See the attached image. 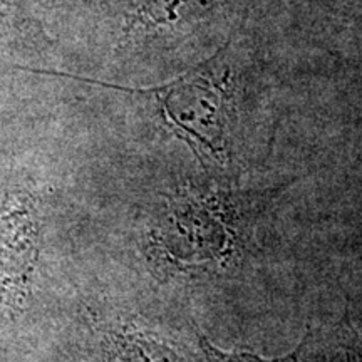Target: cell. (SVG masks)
<instances>
[{"label":"cell","instance_id":"8992f818","mask_svg":"<svg viewBox=\"0 0 362 362\" xmlns=\"http://www.w3.org/2000/svg\"><path fill=\"white\" fill-rule=\"evenodd\" d=\"M347 362H362V351L357 347H347Z\"/></svg>","mask_w":362,"mask_h":362},{"label":"cell","instance_id":"277c9868","mask_svg":"<svg viewBox=\"0 0 362 362\" xmlns=\"http://www.w3.org/2000/svg\"><path fill=\"white\" fill-rule=\"evenodd\" d=\"M200 339V346L203 354L206 356L208 362H296V359L300 356L302 349H304L307 339H309V334H307L304 342L297 347V351H293L291 356H285V357H279V359H264V357L250 354V352H225L218 349V347L214 346L208 339L200 334L198 336Z\"/></svg>","mask_w":362,"mask_h":362},{"label":"cell","instance_id":"5b68a950","mask_svg":"<svg viewBox=\"0 0 362 362\" xmlns=\"http://www.w3.org/2000/svg\"><path fill=\"white\" fill-rule=\"evenodd\" d=\"M19 12L17 0H0V22H16L19 19Z\"/></svg>","mask_w":362,"mask_h":362},{"label":"cell","instance_id":"6da1fadb","mask_svg":"<svg viewBox=\"0 0 362 362\" xmlns=\"http://www.w3.org/2000/svg\"><path fill=\"white\" fill-rule=\"evenodd\" d=\"M228 79V69L220 67L216 56L175 83L138 90L156 99L163 119L203 166H223L230 160Z\"/></svg>","mask_w":362,"mask_h":362},{"label":"cell","instance_id":"3957f363","mask_svg":"<svg viewBox=\"0 0 362 362\" xmlns=\"http://www.w3.org/2000/svg\"><path fill=\"white\" fill-rule=\"evenodd\" d=\"M123 349L128 362H187L176 347L149 334H128L123 339Z\"/></svg>","mask_w":362,"mask_h":362},{"label":"cell","instance_id":"7a4b0ae2","mask_svg":"<svg viewBox=\"0 0 362 362\" xmlns=\"http://www.w3.org/2000/svg\"><path fill=\"white\" fill-rule=\"evenodd\" d=\"M183 202L175 203L173 242H166L171 259L189 265L228 259L233 252V232H230L220 203L193 198Z\"/></svg>","mask_w":362,"mask_h":362}]
</instances>
